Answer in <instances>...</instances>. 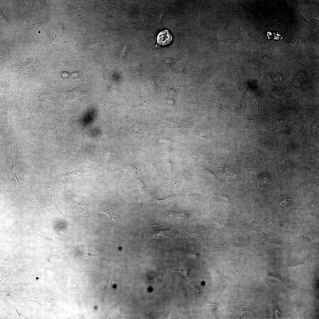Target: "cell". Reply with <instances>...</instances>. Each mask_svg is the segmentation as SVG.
<instances>
[{
    "label": "cell",
    "instance_id": "obj_5",
    "mask_svg": "<svg viewBox=\"0 0 319 319\" xmlns=\"http://www.w3.org/2000/svg\"><path fill=\"white\" fill-rule=\"evenodd\" d=\"M50 95L51 93L46 92H40L37 94L36 111L40 115H43L48 107Z\"/></svg>",
    "mask_w": 319,
    "mask_h": 319
},
{
    "label": "cell",
    "instance_id": "obj_4",
    "mask_svg": "<svg viewBox=\"0 0 319 319\" xmlns=\"http://www.w3.org/2000/svg\"><path fill=\"white\" fill-rule=\"evenodd\" d=\"M61 93L66 97L65 103H68L70 101L80 96L89 95L87 93L82 83L77 85L74 88L64 91H61Z\"/></svg>",
    "mask_w": 319,
    "mask_h": 319
},
{
    "label": "cell",
    "instance_id": "obj_7",
    "mask_svg": "<svg viewBox=\"0 0 319 319\" xmlns=\"http://www.w3.org/2000/svg\"><path fill=\"white\" fill-rule=\"evenodd\" d=\"M71 204L73 208L78 214L85 218L92 219L90 215V205L89 202L73 201Z\"/></svg>",
    "mask_w": 319,
    "mask_h": 319
},
{
    "label": "cell",
    "instance_id": "obj_3",
    "mask_svg": "<svg viewBox=\"0 0 319 319\" xmlns=\"http://www.w3.org/2000/svg\"><path fill=\"white\" fill-rule=\"evenodd\" d=\"M19 109L22 117V125L28 129L32 128V115L25 90L21 89Z\"/></svg>",
    "mask_w": 319,
    "mask_h": 319
},
{
    "label": "cell",
    "instance_id": "obj_8",
    "mask_svg": "<svg viewBox=\"0 0 319 319\" xmlns=\"http://www.w3.org/2000/svg\"><path fill=\"white\" fill-rule=\"evenodd\" d=\"M157 42L160 45H167L171 43L172 37L168 30H164L159 33L157 37Z\"/></svg>",
    "mask_w": 319,
    "mask_h": 319
},
{
    "label": "cell",
    "instance_id": "obj_15",
    "mask_svg": "<svg viewBox=\"0 0 319 319\" xmlns=\"http://www.w3.org/2000/svg\"><path fill=\"white\" fill-rule=\"evenodd\" d=\"M84 172L80 170H76L61 175L63 178L70 180H74L81 177Z\"/></svg>",
    "mask_w": 319,
    "mask_h": 319
},
{
    "label": "cell",
    "instance_id": "obj_12",
    "mask_svg": "<svg viewBox=\"0 0 319 319\" xmlns=\"http://www.w3.org/2000/svg\"><path fill=\"white\" fill-rule=\"evenodd\" d=\"M17 144L16 136L15 131L13 127H11L9 134L8 137L7 149L11 153L16 148Z\"/></svg>",
    "mask_w": 319,
    "mask_h": 319
},
{
    "label": "cell",
    "instance_id": "obj_20",
    "mask_svg": "<svg viewBox=\"0 0 319 319\" xmlns=\"http://www.w3.org/2000/svg\"><path fill=\"white\" fill-rule=\"evenodd\" d=\"M99 39L97 37H93L87 40L85 42L86 46L89 47L99 43Z\"/></svg>",
    "mask_w": 319,
    "mask_h": 319
},
{
    "label": "cell",
    "instance_id": "obj_17",
    "mask_svg": "<svg viewBox=\"0 0 319 319\" xmlns=\"http://www.w3.org/2000/svg\"><path fill=\"white\" fill-rule=\"evenodd\" d=\"M136 183L139 188L144 194L147 193V186L142 179L138 178L136 180Z\"/></svg>",
    "mask_w": 319,
    "mask_h": 319
},
{
    "label": "cell",
    "instance_id": "obj_6",
    "mask_svg": "<svg viewBox=\"0 0 319 319\" xmlns=\"http://www.w3.org/2000/svg\"><path fill=\"white\" fill-rule=\"evenodd\" d=\"M98 211L104 212L110 218L112 222L117 218L118 212V207L113 202H106L100 206Z\"/></svg>",
    "mask_w": 319,
    "mask_h": 319
},
{
    "label": "cell",
    "instance_id": "obj_23",
    "mask_svg": "<svg viewBox=\"0 0 319 319\" xmlns=\"http://www.w3.org/2000/svg\"><path fill=\"white\" fill-rule=\"evenodd\" d=\"M127 169L130 171V172H131V173L132 175H134V172L136 174H137V173L136 172H137V169L135 167L129 163H128V164L127 165Z\"/></svg>",
    "mask_w": 319,
    "mask_h": 319
},
{
    "label": "cell",
    "instance_id": "obj_1",
    "mask_svg": "<svg viewBox=\"0 0 319 319\" xmlns=\"http://www.w3.org/2000/svg\"><path fill=\"white\" fill-rule=\"evenodd\" d=\"M145 237L153 243H158L170 240L172 237V230L162 224L152 225L147 230Z\"/></svg>",
    "mask_w": 319,
    "mask_h": 319
},
{
    "label": "cell",
    "instance_id": "obj_18",
    "mask_svg": "<svg viewBox=\"0 0 319 319\" xmlns=\"http://www.w3.org/2000/svg\"><path fill=\"white\" fill-rule=\"evenodd\" d=\"M78 253L80 256L82 258H97L101 255V253L93 254L90 253L85 252L80 250L78 251Z\"/></svg>",
    "mask_w": 319,
    "mask_h": 319
},
{
    "label": "cell",
    "instance_id": "obj_22",
    "mask_svg": "<svg viewBox=\"0 0 319 319\" xmlns=\"http://www.w3.org/2000/svg\"><path fill=\"white\" fill-rule=\"evenodd\" d=\"M233 135V133L232 130L230 127V126H229V125H228V128L227 129L226 137L225 138V144L226 143V142L228 141L229 138H230Z\"/></svg>",
    "mask_w": 319,
    "mask_h": 319
},
{
    "label": "cell",
    "instance_id": "obj_9",
    "mask_svg": "<svg viewBox=\"0 0 319 319\" xmlns=\"http://www.w3.org/2000/svg\"><path fill=\"white\" fill-rule=\"evenodd\" d=\"M45 186L46 194L50 203L59 213H61L57 204L55 193L56 187L46 184Z\"/></svg>",
    "mask_w": 319,
    "mask_h": 319
},
{
    "label": "cell",
    "instance_id": "obj_24",
    "mask_svg": "<svg viewBox=\"0 0 319 319\" xmlns=\"http://www.w3.org/2000/svg\"><path fill=\"white\" fill-rule=\"evenodd\" d=\"M232 294H233L230 295V299L233 301L234 300L235 301H237L238 300V292L237 291L235 292H234L232 293Z\"/></svg>",
    "mask_w": 319,
    "mask_h": 319
},
{
    "label": "cell",
    "instance_id": "obj_10",
    "mask_svg": "<svg viewBox=\"0 0 319 319\" xmlns=\"http://www.w3.org/2000/svg\"><path fill=\"white\" fill-rule=\"evenodd\" d=\"M45 0H35L34 4L30 3L24 13H30L45 10L46 5Z\"/></svg>",
    "mask_w": 319,
    "mask_h": 319
},
{
    "label": "cell",
    "instance_id": "obj_25",
    "mask_svg": "<svg viewBox=\"0 0 319 319\" xmlns=\"http://www.w3.org/2000/svg\"><path fill=\"white\" fill-rule=\"evenodd\" d=\"M275 308H274V316L275 318L276 319H279L281 318V314L280 312L277 310L275 306Z\"/></svg>",
    "mask_w": 319,
    "mask_h": 319
},
{
    "label": "cell",
    "instance_id": "obj_13",
    "mask_svg": "<svg viewBox=\"0 0 319 319\" xmlns=\"http://www.w3.org/2000/svg\"><path fill=\"white\" fill-rule=\"evenodd\" d=\"M112 149L111 145L107 148H105L103 147V162L100 165L102 169V172L103 171L108 162L111 159V156L113 154Z\"/></svg>",
    "mask_w": 319,
    "mask_h": 319
},
{
    "label": "cell",
    "instance_id": "obj_21",
    "mask_svg": "<svg viewBox=\"0 0 319 319\" xmlns=\"http://www.w3.org/2000/svg\"><path fill=\"white\" fill-rule=\"evenodd\" d=\"M173 271H178L182 273L185 276L189 278L190 276V270L187 268L183 267L180 268H173Z\"/></svg>",
    "mask_w": 319,
    "mask_h": 319
},
{
    "label": "cell",
    "instance_id": "obj_14",
    "mask_svg": "<svg viewBox=\"0 0 319 319\" xmlns=\"http://www.w3.org/2000/svg\"><path fill=\"white\" fill-rule=\"evenodd\" d=\"M66 121H63L56 118L54 116L53 112V130L56 140L59 142L58 138V132L62 128L64 124Z\"/></svg>",
    "mask_w": 319,
    "mask_h": 319
},
{
    "label": "cell",
    "instance_id": "obj_16",
    "mask_svg": "<svg viewBox=\"0 0 319 319\" xmlns=\"http://www.w3.org/2000/svg\"><path fill=\"white\" fill-rule=\"evenodd\" d=\"M10 158L12 162V165L10 170L11 173L14 177L17 180L18 183V185H19V182L17 175L20 173L21 172V168L19 165L15 162L13 159L11 157Z\"/></svg>",
    "mask_w": 319,
    "mask_h": 319
},
{
    "label": "cell",
    "instance_id": "obj_26",
    "mask_svg": "<svg viewBox=\"0 0 319 319\" xmlns=\"http://www.w3.org/2000/svg\"><path fill=\"white\" fill-rule=\"evenodd\" d=\"M292 202V199L291 198H287L284 199L281 201V203L283 205L289 204Z\"/></svg>",
    "mask_w": 319,
    "mask_h": 319
},
{
    "label": "cell",
    "instance_id": "obj_2",
    "mask_svg": "<svg viewBox=\"0 0 319 319\" xmlns=\"http://www.w3.org/2000/svg\"><path fill=\"white\" fill-rule=\"evenodd\" d=\"M18 78L12 73H4L0 77V95L1 97L11 96L15 93L18 86Z\"/></svg>",
    "mask_w": 319,
    "mask_h": 319
},
{
    "label": "cell",
    "instance_id": "obj_11",
    "mask_svg": "<svg viewBox=\"0 0 319 319\" xmlns=\"http://www.w3.org/2000/svg\"><path fill=\"white\" fill-rule=\"evenodd\" d=\"M0 112L1 129L2 131H5L8 122V105L1 107Z\"/></svg>",
    "mask_w": 319,
    "mask_h": 319
},
{
    "label": "cell",
    "instance_id": "obj_27",
    "mask_svg": "<svg viewBox=\"0 0 319 319\" xmlns=\"http://www.w3.org/2000/svg\"><path fill=\"white\" fill-rule=\"evenodd\" d=\"M130 75L129 80H135L137 79L138 75V74L130 73Z\"/></svg>",
    "mask_w": 319,
    "mask_h": 319
},
{
    "label": "cell",
    "instance_id": "obj_19",
    "mask_svg": "<svg viewBox=\"0 0 319 319\" xmlns=\"http://www.w3.org/2000/svg\"><path fill=\"white\" fill-rule=\"evenodd\" d=\"M9 195L11 201L14 205L18 207L22 206L21 202L15 197L12 192H9Z\"/></svg>",
    "mask_w": 319,
    "mask_h": 319
}]
</instances>
